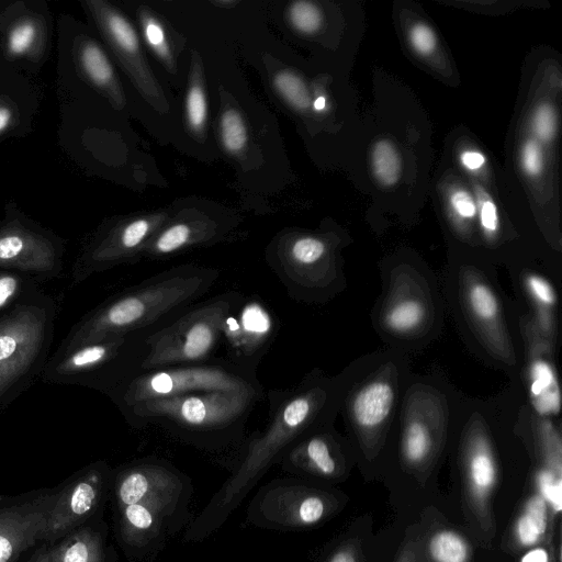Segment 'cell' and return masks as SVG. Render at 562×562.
I'll use <instances>...</instances> for the list:
<instances>
[{
	"label": "cell",
	"mask_w": 562,
	"mask_h": 562,
	"mask_svg": "<svg viewBox=\"0 0 562 562\" xmlns=\"http://www.w3.org/2000/svg\"><path fill=\"white\" fill-rule=\"evenodd\" d=\"M322 391L316 381L306 378L293 389L266 392L269 402L266 428L244 441L239 462L189 525L183 542H200L216 531L284 452L312 430L325 400Z\"/></svg>",
	"instance_id": "6da1fadb"
},
{
	"label": "cell",
	"mask_w": 562,
	"mask_h": 562,
	"mask_svg": "<svg viewBox=\"0 0 562 562\" xmlns=\"http://www.w3.org/2000/svg\"><path fill=\"white\" fill-rule=\"evenodd\" d=\"M218 276L214 268L198 266L176 267L151 276L89 314L75 328L68 350L158 326L209 292Z\"/></svg>",
	"instance_id": "7a4b0ae2"
},
{
	"label": "cell",
	"mask_w": 562,
	"mask_h": 562,
	"mask_svg": "<svg viewBox=\"0 0 562 562\" xmlns=\"http://www.w3.org/2000/svg\"><path fill=\"white\" fill-rule=\"evenodd\" d=\"M265 396L241 391H207L136 403L124 413L135 427L154 425L172 438L215 452L241 443L245 427Z\"/></svg>",
	"instance_id": "3957f363"
},
{
	"label": "cell",
	"mask_w": 562,
	"mask_h": 562,
	"mask_svg": "<svg viewBox=\"0 0 562 562\" xmlns=\"http://www.w3.org/2000/svg\"><path fill=\"white\" fill-rule=\"evenodd\" d=\"M237 291H226L191 304L146 336V353L139 371L176 364L198 363L215 358L223 322L241 301Z\"/></svg>",
	"instance_id": "277c9868"
},
{
	"label": "cell",
	"mask_w": 562,
	"mask_h": 562,
	"mask_svg": "<svg viewBox=\"0 0 562 562\" xmlns=\"http://www.w3.org/2000/svg\"><path fill=\"white\" fill-rule=\"evenodd\" d=\"M207 391H241L266 397L257 372L225 358L138 371L114 390L123 409L144 401Z\"/></svg>",
	"instance_id": "5b68a950"
},
{
	"label": "cell",
	"mask_w": 562,
	"mask_h": 562,
	"mask_svg": "<svg viewBox=\"0 0 562 562\" xmlns=\"http://www.w3.org/2000/svg\"><path fill=\"white\" fill-rule=\"evenodd\" d=\"M113 483L115 507L146 504L189 522L192 481L171 462L156 457L136 460L117 470Z\"/></svg>",
	"instance_id": "8992f818"
},
{
	"label": "cell",
	"mask_w": 562,
	"mask_h": 562,
	"mask_svg": "<svg viewBox=\"0 0 562 562\" xmlns=\"http://www.w3.org/2000/svg\"><path fill=\"white\" fill-rule=\"evenodd\" d=\"M53 15L44 0L0 1V57L21 74L36 75L48 60Z\"/></svg>",
	"instance_id": "52a82bcc"
},
{
	"label": "cell",
	"mask_w": 562,
	"mask_h": 562,
	"mask_svg": "<svg viewBox=\"0 0 562 562\" xmlns=\"http://www.w3.org/2000/svg\"><path fill=\"white\" fill-rule=\"evenodd\" d=\"M327 513V499L308 483L273 479L260 486L247 507V520L257 528L292 531L317 525Z\"/></svg>",
	"instance_id": "ba28073f"
},
{
	"label": "cell",
	"mask_w": 562,
	"mask_h": 562,
	"mask_svg": "<svg viewBox=\"0 0 562 562\" xmlns=\"http://www.w3.org/2000/svg\"><path fill=\"white\" fill-rule=\"evenodd\" d=\"M63 252L61 240L9 200L0 221V267L27 272H53Z\"/></svg>",
	"instance_id": "9c48e42d"
},
{
	"label": "cell",
	"mask_w": 562,
	"mask_h": 562,
	"mask_svg": "<svg viewBox=\"0 0 562 562\" xmlns=\"http://www.w3.org/2000/svg\"><path fill=\"white\" fill-rule=\"evenodd\" d=\"M279 331V321L267 303L245 296L223 322L222 339L228 361L257 372Z\"/></svg>",
	"instance_id": "30bf717a"
},
{
	"label": "cell",
	"mask_w": 562,
	"mask_h": 562,
	"mask_svg": "<svg viewBox=\"0 0 562 562\" xmlns=\"http://www.w3.org/2000/svg\"><path fill=\"white\" fill-rule=\"evenodd\" d=\"M45 313L21 306L0 319V394L14 384L36 358L45 333Z\"/></svg>",
	"instance_id": "8fae6325"
},
{
	"label": "cell",
	"mask_w": 562,
	"mask_h": 562,
	"mask_svg": "<svg viewBox=\"0 0 562 562\" xmlns=\"http://www.w3.org/2000/svg\"><path fill=\"white\" fill-rule=\"evenodd\" d=\"M187 524L164 510L146 505L116 507L117 538L126 554L140 561L153 560L169 537Z\"/></svg>",
	"instance_id": "7c38bea8"
},
{
	"label": "cell",
	"mask_w": 562,
	"mask_h": 562,
	"mask_svg": "<svg viewBox=\"0 0 562 562\" xmlns=\"http://www.w3.org/2000/svg\"><path fill=\"white\" fill-rule=\"evenodd\" d=\"M151 231L147 220L138 218L106 233H99L82 248L74 266V280L81 282L95 272L137 260Z\"/></svg>",
	"instance_id": "4fadbf2b"
},
{
	"label": "cell",
	"mask_w": 562,
	"mask_h": 562,
	"mask_svg": "<svg viewBox=\"0 0 562 562\" xmlns=\"http://www.w3.org/2000/svg\"><path fill=\"white\" fill-rule=\"evenodd\" d=\"M110 477L108 467L100 464L89 469L74 483L58 492L42 540L56 541L87 520L99 508Z\"/></svg>",
	"instance_id": "5bb4252c"
},
{
	"label": "cell",
	"mask_w": 562,
	"mask_h": 562,
	"mask_svg": "<svg viewBox=\"0 0 562 562\" xmlns=\"http://www.w3.org/2000/svg\"><path fill=\"white\" fill-rule=\"evenodd\" d=\"M57 496L58 493H45L0 509V562H16L24 551L42 540Z\"/></svg>",
	"instance_id": "9a60e30c"
},
{
	"label": "cell",
	"mask_w": 562,
	"mask_h": 562,
	"mask_svg": "<svg viewBox=\"0 0 562 562\" xmlns=\"http://www.w3.org/2000/svg\"><path fill=\"white\" fill-rule=\"evenodd\" d=\"M0 57V143L27 135L38 108L36 87Z\"/></svg>",
	"instance_id": "2e32d148"
},
{
	"label": "cell",
	"mask_w": 562,
	"mask_h": 562,
	"mask_svg": "<svg viewBox=\"0 0 562 562\" xmlns=\"http://www.w3.org/2000/svg\"><path fill=\"white\" fill-rule=\"evenodd\" d=\"M50 562H105L102 532L85 527L68 533L50 550Z\"/></svg>",
	"instance_id": "e0dca14e"
},
{
	"label": "cell",
	"mask_w": 562,
	"mask_h": 562,
	"mask_svg": "<svg viewBox=\"0 0 562 562\" xmlns=\"http://www.w3.org/2000/svg\"><path fill=\"white\" fill-rule=\"evenodd\" d=\"M394 401V392L385 382H373L364 386L355 397L352 413L363 427H374L389 415Z\"/></svg>",
	"instance_id": "ac0fdd59"
},
{
	"label": "cell",
	"mask_w": 562,
	"mask_h": 562,
	"mask_svg": "<svg viewBox=\"0 0 562 562\" xmlns=\"http://www.w3.org/2000/svg\"><path fill=\"white\" fill-rule=\"evenodd\" d=\"M531 394L540 413L548 414L559 411L560 393L555 375L544 361H537L532 366Z\"/></svg>",
	"instance_id": "d6986e66"
},
{
	"label": "cell",
	"mask_w": 562,
	"mask_h": 562,
	"mask_svg": "<svg viewBox=\"0 0 562 562\" xmlns=\"http://www.w3.org/2000/svg\"><path fill=\"white\" fill-rule=\"evenodd\" d=\"M547 528V505L539 495L531 497L524 514L516 524V535L522 546H531L540 540Z\"/></svg>",
	"instance_id": "ffe728a7"
},
{
	"label": "cell",
	"mask_w": 562,
	"mask_h": 562,
	"mask_svg": "<svg viewBox=\"0 0 562 562\" xmlns=\"http://www.w3.org/2000/svg\"><path fill=\"white\" fill-rule=\"evenodd\" d=\"M372 171L376 180L386 187L395 184L402 170L401 156L387 139L378 140L371 153Z\"/></svg>",
	"instance_id": "44dd1931"
},
{
	"label": "cell",
	"mask_w": 562,
	"mask_h": 562,
	"mask_svg": "<svg viewBox=\"0 0 562 562\" xmlns=\"http://www.w3.org/2000/svg\"><path fill=\"white\" fill-rule=\"evenodd\" d=\"M430 553L437 562H467L468 546L452 531H440L430 541Z\"/></svg>",
	"instance_id": "7402d4cb"
},
{
	"label": "cell",
	"mask_w": 562,
	"mask_h": 562,
	"mask_svg": "<svg viewBox=\"0 0 562 562\" xmlns=\"http://www.w3.org/2000/svg\"><path fill=\"white\" fill-rule=\"evenodd\" d=\"M495 464L488 450L481 446L472 454L470 460V477L474 491L483 496L495 482Z\"/></svg>",
	"instance_id": "603a6c76"
},
{
	"label": "cell",
	"mask_w": 562,
	"mask_h": 562,
	"mask_svg": "<svg viewBox=\"0 0 562 562\" xmlns=\"http://www.w3.org/2000/svg\"><path fill=\"white\" fill-rule=\"evenodd\" d=\"M223 144L231 153L239 151L246 144L247 132L240 114L236 110L224 112L221 119Z\"/></svg>",
	"instance_id": "cb8c5ba5"
},
{
	"label": "cell",
	"mask_w": 562,
	"mask_h": 562,
	"mask_svg": "<svg viewBox=\"0 0 562 562\" xmlns=\"http://www.w3.org/2000/svg\"><path fill=\"white\" fill-rule=\"evenodd\" d=\"M424 316L423 306L416 301H404L395 305L387 314L389 326L404 331L417 326Z\"/></svg>",
	"instance_id": "d4e9b609"
},
{
	"label": "cell",
	"mask_w": 562,
	"mask_h": 562,
	"mask_svg": "<svg viewBox=\"0 0 562 562\" xmlns=\"http://www.w3.org/2000/svg\"><path fill=\"white\" fill-rule=\"evenodd\" d=\"M430 446L429 434L418 422L412 423L405 432L404 449L408 460L420 461L428 453Z\"/></svg>",
	"instance_id": "484cf974"
},
{
	"label": "cell",
	"mask_w": 562,
	"mask_h": 562,
	"mask_svg": "<svg viewBox=\"0 0 562 562\" xmlns=\"http://www.w3.org/2000/svg\"><path fill=\"white\" fill-rule=\"evenodd\" d=\"M277 89L286 100L299 109L310 105V98L303 82L292 74L281 72L276 76Z\"/></svg>",
	"instance_id": "4316f807"
},
{
	"label": "cell",
	"mask_w": 562,
	"mask_h": 562,
	"mask_svg": "<svg viewBox=\"0 0 562 562\" xmlns=\"http://www.w3.org/2000/svg\"><path fill=\"white\" fill-rule=\"evenodd\" d=\"M290 19L297 30L305 33L315 32L322 23L318 8L306 1H297L291 5Z\"/></svg>",
	"instance_id": "83f0119b"
},
{
	"label": "cell",
	"mask_w": 562,
	"mask_h": 562,
	"mask_svg": "<svg viewBox=\"0 0 562 562\" xmlns=\"http://www.w3.org/2000/svg\"><path fill=\"white\" fill-rule=\"evenodd\" d=\"M470 303L476 316L482 319H492L498 311V303L485 284H475L470 290Z\"/></svg>",
	"instance_id": "f1b7e54d"
},
{
	"label": "cell",
	"mask_w": 562,
	"mask_h": 562,
	"mask_svg": "<svg viewBox=\"0 0 562 562\" xmlns=\"http://www.w3.org/2000/svg\"><path fill=\"white\" fill-rule=\"evenodd\" d=\"M532 128L539 139L550 142L557 131L554 108L547 103L540 105L533 115Z\"/></svg>",
	"instance_id": "f546056e"
},
{
	"label": "cell",
	"mask_w": 562,
	"mask_h": 562,
	"mask_svg": "<svg viewBox=\"0 0 562 562\" xmlns=\"http://www.w3.org/2000/svg\"><path fill=\"white\" fill-rule=\"evenodd\" d=\"M538 486L543 501L549 503L555 512H560L562 508L561 480L550 471H542L538 475Z\"/></svg>",
	"instance_id": "4dcf8cb0"
},
{
	"label": "cell",
	"mask_w": 562,
	"mask_h": 562,
	"mask_svg": "<svg viewBox=\"0 0 562 562\" xmlns=\"http://www.w3.org/2000/svg\"><path fill=\"white\" fill-rule=\"evenodd\" d=\"M187 113L190 124L194 128H201L206 117V102L202 90L193 87L187 98Z\"/></svg>",
	"instance_id": "1f68e13d"
},
{
	"label": "cell",
	"mask_w": 562,
	"mask_h": 562,
	"mask_svg": "<svg viewBox=\"0 0 562 562\" xmlns=\"http://www.w3.org/2000/svg\"><path fill=\"white\" fill-rule=\"evenodd\" d=\"M521 165L525 172L530 177L538 176L543 168V154L537 140H527L521 149Z\"/></svg>",
	"instance_id": "d6a6232c"
},
{
	"label": "cell",
	"mask_w": 562,
	"mask_h": 562,
	"mask_svg": "<svg viewBox=\"0 0 562 562\" xmlns=\"http://www.w3.org/2000/svg\"><path fill=\"white\" fill-rule=\"evenodd\" d=\"M409 38L415 50L422 55L430 54L437 46L436 34L425 23H416L411 30Z\"/></svg>",
	"instance_id": "836d02e7"
},
{
	"label": "cell",
	"mask_w": 562,
	"mask_h": 562,
	"mask_svg": "<svg viewBox=\"0 0 562 562\" xmlns=\"http://www.w3.org/2000/svg\"><path fill=\"white\" fill-rule=\"evenodd\" d=\"M450 205L453 212L461 218H472L476 214V204L472 195L465 190L459 189L452 192Z\"/></svg>",
	"instance_id": "e575fe53"
},
{
	"label": "cell",
	"mask_w": 562,
	"mask_h": 562,
	"mask_svg": "<svg viewBox=\"0 0 562 562\" xmlns=\"http://www.w3.org/2000/svg\"><path fill=\"white\" fill-rule=\"evenodd\" d=\"M480 222L486 234H495L498 229L497 207L493 200L484 198L480 200Z\"/></svg>",
	"instance_id": "d590c367"
},
{
	"label": "cell",
	"mask_w": 562,
	"mask_h": 562,
	"mask_svg": "<svg viewBox=\"0 0 562 562\" xmlns=\"http://www.w3.org/2000/svg\"><path fill=\"white\" fill-rule=\"evenodd\" d=\"M528 285L533 295L543 304L551 305L555 302V294L551 285L539 276H530Z\"/></svg>",
	"instance_id": "8d00e7d4"
},
{
	"label": "cell",
	"mask_w": 562,
	"mask_h": 562,
	"mask_svg": "<svg viewBox=\"0 0 562 562\" xmlns=\"http://www.w3.org/2000/svg\"><path fill=\"white\" fill-rule=\"evenodd\" d=\"M20 280L8 273H0V310L7 305L18 293Z\"/></svg>",
	"instance_id": "74e56055"
},
{
	"label": "cell",
	"mask_w": 562,
	"mask_h": 562,
	"mask_svg": "<svg viewBox=\"0 0 562 562\" xmlns=\"http://www.w3.org/2000/svg\"><path fill=\"white\" fill-rule=\"evenodd\" d=\"M145 34L147 41L158 50L166 53V44L164 31L161 27L154 21H148L145 25Z\"/></svg>",
	"instance_id": "f35d334b"
},
{
	"label": "cell",
	"mask_w": 562,
	"mask_h": 562,
	"mask_svg": "<svg viewBox=\"0 0 562 562\" xmlns=\"http://www.w3.org/2000/svg\"><path fill=\"white\" fill-rule=\"evenodd\" d=\"M461 164L469 170H479L485 164L483 154L476 150H465L460 156Z\"/></svg>",
	"instance_id": "ab89813d"
},
{
	"label": "cell",
	"mask_w": 562,
	"mask_h": 562,
	"mask_svg": "<svg viewBox=\"0 0 562 562\" xmlns=\"http://www.w3.org/2000/svg\"><path fill=\"white\" fill-rule=\"evenodd\" d=\"M549 557L544 549L537 548L526 553L521 562H548Z\"/></svg>",
	"instance_id": "60d3db41"
},
{
	"label": "cell",
	"mask_w": 562,
	"mask_h": 562,
	"mask_svg": "<svg viewBox=\"0 0 562 562\" xmlns=\"http://www.w3.org/2000/svg\"><path fill=\"white\" fill-rule=\"evenodd\" d=\"M29 562H50V550L46 547L41 548Z\"/></svg>",
	"instance_id": "b9f144b4"
},
{
	"label": "cell",
	"mask_w": 562,
	"mask_h": 562,
	"mask_svg": "<svg viewBox=\"0 0 562 562\" xmlns=\"http://www.w3.org/2000/svg\"><path fill=\"white\" fill-rule=\"evenodd\" d=\"M329 562H356V560L351 553L338 551L329 559Z\"/></svg>",
	"instance_id": "7bdbcfd3"
},
{
	"label": "cell",
	"mask_w": 562,
	"mask_h": 562,
	"mask_svg": "<svg viewBox=\"0 0 562 562\" xmlns=\"http://www.w3.org/2000/svg\"><path fill=\"white\" fill-rule=\"evenodd\" d=\"M326 105V99L325 97H318L315 101H314V109L315 110H323Z\"/></svg>",
	"instance_id": "ee69618b"
},
{
	"label": "cell",
	"mask_w": 562,
	"mask_h": 562,
	"mask_svg": "<svg viewBox=\"0 0 562 562\" xmlns=\"http://www.w3.org/2000/svg\"><path fill=\"white\" fill-rule=\"evenodd\" d=\"M220 4H233L234 2L233 1H221L218 2Z\"/></svg>",
	"instance_id": "f6af8a7d"
},
{
	"label": "cell",
	"mask_w": 562,
	"mask_h": 562,
	"mask_svg": "<svg viewBox=\"0 0 562 562\" xmlns=\"http://www.w3.org/2000/svg\"><path fill=\"white\" fill-rule=\"evenodd\" d=\"M2 499V497L0 496V501Z\"/></svg>",
	"instance_id": "bcb514c9"
}]
</instances>
